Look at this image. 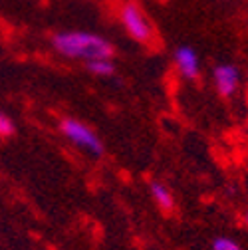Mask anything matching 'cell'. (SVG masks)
Masks as SVG:
<instances>
[{
	"label": "cell",
	"mask_w": 248,
	"mask_h": 250,
	"mask_svg": "<svg viewBox=\"0 0 248 250\" xmlns=\"http://www.w3.org/2000/svg\"><path fill=\"white\" fill-rule=\"evenodd\" d=\"M52 46L58 54L72 58V60H111L113 46L109 40L91 34L82 32V30H68V32H58L52 38Z\"/></svg>",
	"instance_id": "cell-1"
},
{
	"label": "cell",
	"mask_w": 248,
	"mask_h": 250,
	"mask_svg": "<svg viewBox=\"0 0 248 250\" xmlns=\"http://www.w3.org/2000/svg\"><path fill=\"white\" fill-rule=\"evenodd\" d=\"M62 133L66 135L68 141H72L76 147L80 149H85L89 155H94V157H100V155H103V143L102 139L91 131L87 125H83L82 121L78 119H64L60 125Z\"/></svg>",
	"instance_id": "cell-2"
},
{
	"label": "cell",
	"mask_w": 248,
	"mask_h": 250,
	"mask_svg": "<svg viewBox=\"0 0 248 250\" xmlns=\"http://www.w3.org/2000/svg\"><path fill=\"white\" fill-rule=\"evenodd\" d=\"M119 20L133 40H137L141 44H147L153 40V26H151L149 18L145 16V12L137 4H133V2L123 4L119 10Z\"/></svg>",
	"instance_id": "cell-3"
},
{
	"label": "cell",
	"mask_w": 248,
	"mask_h": 250,
	"mask_svg": "<svg viewBox=\"0 0 248 250\" xmlns=\"http://www.w3.org/2000/svg\"><path fill=\"white\" fill-rule=\"evenodd\" d=\"M212 80L216 85V91L221 96H232L236 91L238 83H240V74L234 66L230 64H223V66H216L212 72Z\"/></svg>",
	"instance_id": "cell-4"
},
{
	"label": "cell",
	"mask_w": 248,
	"mask_h": 250,
	"mask_svg": "<svg viewBox=\"0 0 248 250\" xmlns=\"http://www.w3.org/2000/svg\"><path fill=\"white\" fill-rule=\"evenodd\" d=\"M175 66L177 70L185 76V78H197L199 76V70H201V62H199V56L193 48L189 46H181L175 50Z\"/></svg>",
	"instance_id": "cell-5"
},
{
	"label": "cell",
	"mask_w": 248,
	"mask_h": 250,
	"mask_svg": "<svg viewBox=\"0 0 248 250\" xmlns=\"http://www.w3.org/2000/svg\"><path fill=\"white\" fill-rule=\"evenodd\" d=\"M151 195H153L155 203H157L161 208H165V210H171L173 208V197H171L169 189H167L163 183L153 181L151 183Z\"/></svg>",
	"instance_id": "cell-6"
},
{
	"label": "cell",
	"mask_w": 248,
	"mask_h": 250,
	"mask_svg": "<svg viewBox=\"0 0 248 250\" xmlns=\"http://www.w3.org/2000/svg\"><path fill=\"white\" fill-rule=\"evenodd\" d=\"M85 64H87V70L91 74L100 76V78H109L115 72V66H113L111 60H91V62H85Z\"/></svg>",
	"instance_id": "cell-7"
},
{
	"label": "cell",
	"mask_w": 248,
	"mask_h": 250,
	"mask_svg": "<svg viewBox=\"0 0 248 250\" xmlns=\"http://www.w3.org/2000/svg\"><path fill=\"white\" fill-rule=\"evenodd\" d=\"M12 133H14V121L6 113L0 111V137H8Z\"/></svg>",
	"instance_id": "cell-8"
},
{
	"label": "cell",
	"mask_w": 248,
	"mask_h": 250,
	"mask_svg": "<svg viewBox=\"0 0 248 250\" xmlns=\"http://www.w3.org/2000/svg\"><path fill=\"white\" fill-rule=\"evenodd\" d=\"M212 250H240V246L230 238H216L212 242Z\"/></svg>",
	"instance_id": "cell-9"
},
{
	"label": "cell",
	"mask_w": 248,
	"mask_h": 250,
	"mask_svg": "<svg viewBox=\"0 0 248 250\" xmlns=\"http://www.w3.org/2000/svg\"><path fill=\"white\" fill-rule=\"evenodd\" d=\"M244 223L248 225V210H246V214H244Z\"/></svg>",
	"instance_id": "cell-10"
}]
</instances>
